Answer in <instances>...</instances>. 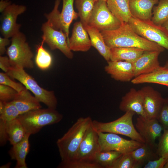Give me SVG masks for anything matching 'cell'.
Instances as JSON below:
<instances>
[{
    "label": "cell",
    "mask_w": 168,
    "mask_h": 168,
    "mask_svg": "<svg viewBox=\"0 0 168 168\" xmlns=\"http://www.w3.org/2000/svg\"><path fill=\"white\" fill-rule=\"evenodd\" d=\"M7 133L11 144L15 145L21 141L27 133L22 124L17 118L8 125Z\"/></svg>",
    "instance_id": "29"
},
{
    "label": "cell",
    "mask_w": 168,
    "mask_h": 168,
    "mask_svg": "<svg viewBox=\"0 0 168 168\" xmlns=\"http://www.w3.org/2000/svg\"><path fill=\"white\" fill-rule=\"evenodd\" d=\"M106 2L109 10L121 23H128L132 16L128 0H107Z\"/></svg>",
    "instance_id": "27"
},
{
    "label": "cell",
    "mask_w": 168,
    "mask_h": 168,
    "mask_svg": "<svg viewBox=\"0 0 168 168\" xmlns=\"http://www.w3.org/2000/svg\"><path fill=\"white\" fill-rule=\"evenodd\" d=\"M156 153L159 157H168V129H163L159 138Z\"/></svg>",
    "instance_id": "36"
},
{
    "label": "cell",
    "mask_w": 168,
    "mask_h": 168,
    "mask_svg": "<svg viewBox=\"0 0 168 168\" xmlns=\"http://www.w3.org/2000/svg\"><path fill=\"white\" fill-rule=\"evenodd\" d=\"M94 0L95 1H105V2H106L107 1V0Z\"/></svg>",
    "instance_id": "49"
},
{
    "label": "cell",
    "mask_w": 168,
    "mask_h": 168,
    "mask_svg": "<svg viewBox=\"0 0 168 168\" xmlns=\"http://www.w3.org/2000/svg\"><path fill=\"white\" fill-rule=\"evenodd\" d=\"M121 23L109 10L106 2L96 1L88 25L101 32L116 29Z\"/></svg>",
    "instance_id": "9"
},
{
    "label": "cell",
    "mask_w": 168,
    "mask_h": 168,
    "mask_svg": "<svg viewBox=\"0 0 168 168\" xmlns=\"http://www.w3.org/2000/svg\"><path fill=\"white\" fill-rule=\"evenodd\" d=\"M0 84L9 86L20 92L26 88L21 83L14 81L6 73H0Z\"/></svg>",
    "instance_id": "37"
},
{
    "label": "cell",
    "mask_w": 168,
    "mask_h": 168,
    "mask_svg": "<svg viewBox=\"0 0 168 168\" xmlns=\"http://www.w3.org/2000/svg\"><path fill=\"white\" fill-rule=\"evenodd\" d=\"M11 164V163L8 162L6 164L2 165L0 167L1 168H8L10 167Z\"/></svg>",
    "instance_id": "44"
},
{
    "label": "cell",
    "mask_w": 168,
    "mask_h": 168,
    "mask_svg": "<svg viewBox=\"0 0 168 168\" xmlns=\"http://www.w3.org/2000/svg\"><path fill=\"white\" fill-rule=\"evenodd\" d=\"M20 114L13 102H4L0 110V143L1 146L8 140L7 129L8 124Z\"/></svg>",
    "instance_id": "20"
},
{
    "label": "cell",
    "mask_w": 168,
    "mask_h": 168,
    "mask_svg": "<svg viewBox=\"0 0 168 168\" xmlns=\"http://www.w3.org/2000/svg\"><path fill=\"white\" fill-rule=\"evenodd\" d=\"M153 148L144 143L143 145L131 152L135 162L139 168L149 161L158 159V156L153 151Z\"/></svg>",
    "instance_id": "28"
},
{
    "label": "cell",
    "mask_w": 168,
    "mask_h": 168,
    "mask_svg": "<svg viewBox=\"0 0 168 168\" xmlns=\"http://www.w3.org/2000/svg\"><path fill=\"white\" fill-rule=\"evenodd\" d=\"M159 0H128V4L132 17L141 20H151L152 9Z\"/></svg>",
    "instance_id": "21"
},
{
    "label": "cell",
    "mask_w": 168,
    "mask_h": 168,
    "mask_svg": "<svg viewBox=\"0 0 168 168\" xmlns=\"http://www.w3.org/2000/svg\"><path fill=\"white\" fill-rule=\"evenodd\" d=\"M158 4L153 8L151 20L155 24L162 26L168 21V0H159Z\"/></svg>",
    "instance_id": "32"
},
{
    "label": "cell",
    "mask_w": 168,
    "mask_h": 168,
    "mask_svg": "<svg viewBox=\"0 0 168 168\" xmlns=\"http://www.w3.org/2000/svg\"><path fill=\"white\" fill-rule=\"evenodd\" d=\"M8 57L0 56V68L4 72L7 73L12 68Z\"/></svg>",
    "instance_id": "41"
},
{
    "label": "cell",
    "mask_w": 168,
    "mask_h": 168,
    "mask_svg": "<svg viewBox=\"0 0 168 168\" xmlns=\"http://www.w3.org/2000/svg\"><path fill=\"white\" fill-rule=\"evenodd\" d=\"M145 51L134 48L119 47L110 49V60L133 63Z\"/></svg>",
    "instance_id": "26"
},
{
    "label": "cell",
    "mask_w": 168,
    "mask_h": 168,
    "mask_svg": "<svg viewBox=\"0 0 168 168\" xmlns=\"http://www.w3.org/2000/svg\"><path fill=\"white\" fill-rule=\"evenodd\" d=\"M89 36L91 46L94 47L107 62L110 60V49L105 44L101 32L88 25L84 26Z\"/></svg>",
    "instance_id": "24"
},
{
    "label": "cell",
    "mask_w": 168,
    "mask_h": 168,
    "mask_svg": "<svg viewBox=\"0 0 168 168\" xmlns=\"http://www.w3.org/2000/svg\"><path fill=\"white\" fill-rule=\"evenodd\" d=\"M18 92L8 86L0 84V100L5 102L12 101Z\"/></svg>",
    "instance_id": "39"
},
{
    "label": "cell",
    "mask_w": 168,
    "mask_h": 168,
    "mask_svg": "<svg viewBox=\"0 0 168 168\" xmlns=\"http://www.w3.org/2000/svg\"><path fill=\"white\" fill-rule=\"evenodd\" d=\"M161 53L157 51H145L132 63L134 77L151 72L159 68L158 57Z\"/></svg>",
    "instance_id": "16"
},
{
    "label": "cell",
    "mask_w": 168,
    "mask_h": 168,
    "mask_svg": "<svg viewBox=\"0 0 168 168\" xmlns=\"http://www.w3.org/2000/svg\"><path fill=\"white\" fill-rule=\"evenodd\" d=\"M162 26L165 28L168 31V21L164 23Z\"/></svg>",
    "instance_id": "45"
},
{
    "label": "cell",
    "mask_w": 168,
    "mask_h": 168,
    "mask_svg": "<svg viewBox=\"0 0 168 168\" xmlns=\"http://www.w3.org/2000/svg\"><path fill=\"white\" fill-rule=\"evenodd\" d=\"M131 152L123 154L116 161L111 168H138Z\"/></svg>",
    "instance_id": "35"
},
{
    "label": "cell",
    "mask_w": 168,
    "mask_h": 168,
    "mask_svg": "<svg viewBox=\"0 0 168 168\" xmlns=\"http://www.w3.org/2000/svg\"><path fill=\"white\" fill-rule=\"evenodd\" d=\"M41 30L42 40L51 50L58 49L68 58H72L73 54L68 47V38L64 32L54 29L47 21L42 24Z\"/></svg>",
    "instance_id": "11"
},
{
    "label": "cell",
    "mask_w": 168,
    "mask_h": 168,
    "mask_svg": "<svg viewBox=\"0 0 168 168\" xmlns=\"http://www.w3.org/2000/svg\"><path fill=\"white\" fill-rule=\"evenodd\" d=\"M136 128L146 144L154 149L156 140L162 134L163 128L157 119H147L139 116L136 119Z\"/></svg>",
    "instance_id": "14"
},
{
    "label": "cell",
    "mask_w": 168,
    "mask_h": 168,
    "mask_svg": "<svg viewBox=\"0 0 168 168\" xmlns=\"http://www.w3.org/2000/svg\"><path fill=\"white\" fill-rule=\"evenodd\" d=\"M104 69L111 78L117 81L128 82L134 77L133 64L125 61L110 60Z\"/></svg>",
    "instance_id": "17"
},
{
    "label": "cell",
    "mask_w": 168,
    "mask_h": 168,
    "mask_svg": "<svg viewBox=\"0 0 168 168\" xmlns=\"http://www.w3.org/2000/svg\"><path fill=\"white\" fill-rule=\"evenodd\" d=\"M98 133L101 152L114 151L124 154L132 152L144 143L132 139L127 140L115 133Z\"/></svg>",
    "instance_id": "10"
},
{
    "label": "cell",
    "mask_w": 168,
    "mask_h": 168,
    "mask_svg": "<svg viewBox=\"0 0 168 168\" xmlns=\"http://www.w3.org/2000/svg\"><path fill=\"white\" fill-rule=\"evenodd\" d=\"M6 52L12 67L29 69L34 67L33 54L22 33L20 31L11 38V44Z\"/></svg>",
    "instance_id": "6"
},
{
    "label": "cell",
    "mask_w": 168,
    "mask_h": 168,
    "mask_svg": "<svg viewBox=\"0 0 168 168\" xmlns=\"http://www.w3.org/2000/svg\"><path fill=\"white\" fill-rule=\"evenodd\" d=\"M123 154L116 151H99L95 155L94 161L102 168H111L117 159Z\"/></svg>",
    "instance_id": "31"
},
{
    "label": "cell",
    "mask_w": 168,
    "mask_h": 168,
    "mask_svg": "<svg viewBox=\"0 0 168 168\" xmlns=\"http://www.w3.org/2000/svg\"><path fill=\"white\" fill-rule=\"evenodd\" d=\"M162 85H164L168 87V82L163 84Z\"/></svg>",
    "instance_id": "48"
},
{
    "label": "cell",
    "mask_w": 168,
    "mask_h": 168,
    "mask_svg": "<svg viewBox=\"0 0 168 168\" xmlns=\"http://www.w3.org/2000/svg\"><path fill=\"white\" fill-rule=\"evenodd\" d=\"M7 73L12 79L19 81L31 91L40 102L44 104L48 108L56 109L58 102L54 91L41 87L24 68L12 67Z\"/></svg>",
    "instance_id": "5"
},
{
    "label": "cell",
    "mask_w": 168,
    "mask_h": 168,
    "mask_svg": "<svg viewBox=\"0 0 168 168\" xmlns=\"http://www.w3.org/2000/svg\"><path fill=\"white\" fill-rule=\"evenodd\" d=\"M12 101L18 109L20 114L42 107L40 102L26 88L20 92H18Z\"/></svg>",
    "instance_id": "22"
},
{
    "label": "cell",
    "mask_w": 168,
    "mask_h": 168,
    "mask_svg": "<svg viewBox=\"0 0 168 168\" xmlns=\"http://www.w3.org/2000/svg\"><path fill=\"white\" fill-rule=\"evenodd\" d=\"M63 118L62 115L55 109L48 108L31 110L17 117L26 133L30 135L37 133L45 126L59 123Z\"/></svg>",
    "instance_id": "3"
},
{
    "label": "cell",
    "mask_w": 168,
    "mask_h": 168,
    "mask_svg": "<svg viewBox=\"0 0 168 168\" xmlns=\"http://www.w3.org/2000/svg\"><path fill=\"white\" fill-rule=\"evenodd\" d=\"M143 94L142 90L132 88L121 99L119 109L125 112L132 111L145 117L143 108Z\"/></svg>",
    "instance_id": "19"
},
{
    "label": "cell",
    "mask_w": 168,
    "mask_h": 168,
    "mask_svg": "<svg viewBox=\"0 0 168 168\" xmlns=\"http://www.w3.org/2000/svg\"><path fill=\"white\" fill-rule=\"evenodd\" d=\"M100 149L98 133L91 124L83 137L74 159L94 161L96 154Z\"/></svg>",
    "instance_id": "13"
},
{
    "label": "cell",
    "mask_w": 168,
    "mask_h": 168,
    "mask_svg": "<svg viewBox=\"0 0 168 168\" xmlns=\"http://www.w3.org/2000/svg\"><path fill=\"white\" fill-rule=\"evenodd\" d=\"M168 157H160L158 159L149 161L144 166V168H163Z\"/></svg>",
    "instance_id": "40"
},
{
    "label": "cell",
    "mask_w": 168,
    "mask_h": 168,
    "mask_svg": "<svg viewBox=\"0 0 168 168\" xmlns=\"http://www.w3.org/2000/svg\"><path fill=\"white\" fill-rule=\"evenodd\" d=\"M131 82L134 84L153 83L162 85L168 82V68L160 66L151 72L134 77Z\"/></svg>",
    "instance_id": "25"
},
{
    "label": "cell",
    "mask_w": 168,
    "mask_h": 168,
    "mask_svg": "<svg viewBox=\"0 0 168 168\" xmlns=\"http://www.w3.org/2000/svg\"><path fill=\"white\" fill-rule=\"evenodd\" d=\"M92 120L90 116L78 118L56 142L61 162L74 159L80 143Z\"/></svg>",
    "instance_id": "2"
},
{
    "label": "cell",
    "mask_w": 168,
    "mask_h": 168,
    "mask_svg": "<svg viewBox=\"0 0 168 168\" xmlns=\"http://www.w3.org/2000/svg\"><path fill=\"white\" fill-rule=\"evenodd\" d=\"M163 168H168V158L167 161L164 166Z\"/></svg>",
    "instance_id": "46"
},
{
    "label": "cell",
    "mask_w": 168,
    "mask_h": 168,
    "mask_svg": "<svg viewBox=\"0 0 168 168\" xmlns=\"http://www.w3.org/2000/svg\"><path fill=\"white\" fill-rule=\"evenodd\" d=\"M135 113L128 111L118 119L108 122L92 120V125L97 132L110 133L125 136L131 139L145 143L143 138L134 127L133 118Z\"/></svg>",
    "instance_id": "4"
},
{
    "label": "cell",
    "mask_w": 168,
    "mask_h": 168,
    "mask_svg": "<svg viewBox=\"0 0 168 168\" xmlns=\"http://www.w3.org/2000/svg\"><path fill=\"white\" fill-rule=\"evenodd\" d=\"M141 89L143 94L145 117L149 119H157L164 98L159 92L151 86H144Z\"/></svg>",
    "instance_id": "15"
},
{
    "label": "cell",
    "mask_w": 168,
    "mask_h": 168,
    "mask_svg": "<svg viewBox=\"0 0 168 168\" xmlns=\"http://www.w3.org/2000/svg\"><path fill=\"white\" fill-rule=\"evenodd\" d=\"M106 45L114 48H134L145 51H157L161 53L165 49L136 33L128 23L123 22L118 29L101 31Z\"/></svg>",
    "instance_id": "1"
},
{
    "label": "cell",
    "mask_w": 168,
    "mask_h": 168,
    "mask_svg": "<svg viewBox=\"0 0 168 168\" xmlns=\"http://www.w3.org/2000/svg\"><path fill=\"white\" fill-rule=\"evenodd\" d=\"M26 7L23 5L11 4L2 12L0 32L3 37L12 38L19 32L21 26L16 22L17 17L24 13Z\"/></svg>",
    "instance_id": "12"
},
{
    "label": "cell",
    "mask_w": 168,
    "mask_h": 168,
    "mask_svg": "<svg viewBox=\"0 0 168 168\" xmlns=\"http://www.w3.org/2000/svg\"><path fill=\"white\" fill-rule=\"evenodd\" d=\"M30 135L27 133L24 138L19 142L12 145L9 151L11 159L16 161L15 168H27L26 159L30 150L29 138Z\"/></svg>",
    "instance_id": "23"
},
{
    "label": "cell",
    "mask_w": 168,
    "mask_h": 168,
    "mask_svg": "<svg viewBox=\"0 0 168 168\" xmlns=\"http://www.w3.org/2000/svg\"><path fill=\"white\" fill-rule=\"evenodd\" d=\"M96 1L94 0H76L75 6L78 16L83 26L88 25Z\"/></svg>",
    "instance_id": "30"
},
{
    "label": "cell",
    "mask_w": 168,
    "mask_h": 168,
    "mask_svg": "<svg viewBox=\"0 0 168 168\" xmlns=\"http://www.w3.org/2000/svg\"><path fill=\"white\" fill-rule=\"evenodd\" d=\"M68 43L72 51L86 52L90 49L91 45L89 36L80 21L74 23Z\"/></svg>",
    "instance_id": "18"
},
{
    "label": "cell",
    "mask_w": 168,
    "mask_h": 168,
    "mask_svg": "<svg viewBox=\"0 0 168 168\" xmlns=\"http://www.w3.org/2000/svg\"><path fill=\"white\" fill-rule=\"evenodd\" d=\"M60 168H102L94 161L74 159L65 162H61L58 166Z\"/></svg>",
    "instance_id": "34"
},
{
    "label": "cell",
    "mask_w": 168,
    "mask_h": 168,
    "mask_svg": "<svg viewBox=\"0 0 168 168\" xmlns=\"http://www.w3.org/2000/svg\"><path fill=\"white\" fill-rule=\"evenodd\" d=\"M10 40L9 38L0 37V55L2 56L6 52V47L9 44Z\"/></svg>",
    "instance_id": "42"
},
{
    "label": "cell",
    "mask_w": 168,
    "mask_h": 168,
    "mask_svg": "<svg viewBox=\"0 0 168 168\" xmlns=\"http://www.w3.org/2000/svg\"><path fill=\"white\" fill-rule=\"evenodd\" d=\"M0 3V11L1 12H2L5 8L11 4L10 2H8L7 0H1Z\"/></svg>",
    "instance_id": "43"
},
{
    "label": "cell",
    "mask_w": 168,
    "mask_h": 168,
    "mask_svg": "<svg viewBox=\"0 0 168 168\" xmlns=\"http://www.w3.org/2000/svg\"><path fill=\"white\" fill-rule=\"evenodd\" d=\"M44 43V40H42L41 44L37 46L35 58V62L37 66L43 70L49 68L52 62L51 55L43 47Z\"/></svg>",
    "instance_id": "33"
},
{
    "label": "cell",
    "mask_w": 168,
    "mask_h": 168,
    "mask_svg": "<svg viewBox=\"0 0 168 168\" xmlns=\"http://www.w3.org/2000/svg\"><path fill=\"white\" fill-rule=\"evenodd\" d=\"M128 23L138 35L168 50V31L151 20H141L132 16Z\"/></svg>",
    "instance_id": "7"
},
{
    "label": "cell",
    "mask_w": 168,
    "mask_h": 168,
    "mask_svg": "<svg viewBox=\"0 0 168 168\" xmlns=\"http://www.w3.org/2000/svg\"><path fill=\"white\" fill-rule=\"evenodd\" d=\"M163 67L168 68V60L166 62Z\"/></svg>",
    "instance_id": "47"
},
{
    "label": "cell",
    "mask_w": 168,
    "mask_h": 168,
    "mask_svg": "<svg viewBox=\"0 0 168 168\" xmlns=\"http://www.w3.org/2000/svg\"><path fill=\"white\" fill-rule=\"evenodd\" d=\"M157 119L164 129H168V97L164 98Z\"/></svg>",
    "instance_id": "38"
},
{
    "label": "cell",
    "mask_w": 168,
    "mask_h": 168,
    "mask_svg": "<svg viewBox=\"0 0 168 168\" xmlns=\"http://www.w3.org/2000/svg\"><path fill=\"white\" fill-rule=\"evenodd\" d=\"M74 0H63L61 13L58 10L60 0H56L53 10L44 14L47 21L54 29L61 30L66 35L68 40L69 29L73 21L76 20L78 15L73 8Z\"/></svg>",
    "instance_id": "8"
}]
</instances>
